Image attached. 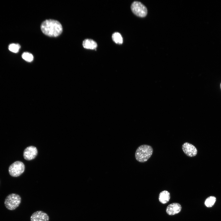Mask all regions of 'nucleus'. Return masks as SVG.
Listing matches in <instances>:
<instances>
[{"instance_id": "1", "label": "nucleus", "mask_w": 221, "mask_h": 221, "mask_svg": "<svg viewBox=\"0 0 221 221\" xmlns=\"http://www.w3.org/2000/svg\"><path fill=\"white\" fill-rule=\"evenodd\" d=\"M41 28L42 32L45 35L51 37H56L62 32V27L57 21L46 20L41 24Z\"/></svg>"}, {"instance_id": "2", "label": "nucleus", "mask_w": 221, "mask_h": 221, "mask_svg": "<svg viewBox=\"0 0 221 221\" xmlns=\"http://www.w3.org/2000/svg\"><path fill=\"white\" fill-rule=\"evenodd\" d=\"M153 151V149L151 146L147 145H142L137 148L135 151V159L139 162H145L151 157Z\"/></svg>"}, {"instance_id": "3", "label": "nucleus", "mask_w": 221, "mask_h": 221, "mask_svg": "<svg viewBox=\"0 0 221 221\" xmlns=\"http://www.w3.org/2000/svg\"><path fill=\"white\" fill-rule=\"evenodd\" d=\"M21 201V198L19 195L16 193H11L6 197L4 203L7 209L12 211L19 206Z\"/></svg>"}, {"instance_id": "4", "label": "nucleus", "mask_w": 221, "mask_h": 221, "mask_svg": "<svg viewBox=\"0 0 221 221\" xmlns=\"http://www.w3.org/2000/svg\"><path fill=\"white\" fill-rule=\"evenodd\" d=\"M25 166L21 161H17L14 162L9 166V173L13 177H16L21 175L24 172Z\"/></svg>"}, {"instance_id": "5", "label": "nucleus", "mask_w": 221, "mask_h": 221, "mask_svg": "<svg viewBox=\"0 0 221 221\" xmlns=\"http://www.w3.org/2000/svg\"><path fill=\"white\" fill-rule=\"evenodd\" d=\"M131 9L135 15L140 17H145L147 14V10L146 6L138 1L133 2L131 6Z\"/></svg>"}, {"instance_id": "6", "label": "nucleus", "mask_w": 221, "mask_h": 221, "mask_svg": "<svg viewBox=\"0 0 221 221\" xmlns=\"http://www.w3.org/2000/svg\"><path fill=\"white\" fill-rule=\"evenodd\" d=\"M182 148L184 153L188 156L192 157L196 155L197 150L193 145L188 142H185L182 145Z\"/></svg>"}, {"instance_id": "7", "label": "nucleus", "mask_w": 221, "mask_h": 221, "mask_svg": "<svg viewBox=\"0 0 221 221\" xmlns=\"http://www.w3.org/2000/svg\"><path fill=\"white\" fill-rule=\"evenodd\" d=\"M37 150L34 146H30L27 147L23 152V157L26 160L29 161L34 159L37 156Z\"/></svg>"}, {"instance_id": "8", "label": "nucleus", "mask_w": 221, "mask_h": 221, "mask_svg": "<svg viewBox=\"0 0 221 221\" xmlns=\"http://www.w3.org/2000/svg\"><path fill=\"white\" fill-rule=\"evenodd\" d=\"M49 217L44 212L38 211L34 212L30 218V221H48Z\"/></svg>"}, {"instance_id": "9", "label": "nucleus", "mask_w": 221, "mask_h": 221, "mask_svg": "<svg viewBox=\"0 0 221 221\" xmlns=\"http://www.w3.org/2000/svg\"><path fill=\"white\" fill-rule=\"evenodd\" d=\"M181 209V207L180 204L174 203L170 204L167 206L166 211L168 215H173L179 213Z\"/></svg>"}, {"instance_id": "10", "label": "nucleus", "mask_w": 221, "mask_h": 221, "mask_svg": "<svg viewBox=\"0 0 221 221\" xmlns=\"http://www.w3.org/2000/svg\"><path fill=\"white\" fill-rule=\"evenodd\" d=\"M83 47L86 49H95L97 46L96 42L91 39H85L83 42Z\"/></svg>"}, {"instance_id": "11", "label": "nucleus", "mask_w": 221, "mask_h": 221, "mask_svg": "<svg viewBox=\"0 0 221 221\" xmlns=\"http://www.w3.org/2000/svg\"><path fill=\"white\" fill-rule=\"evenodd\" d=\"M170 198L169 193L167 191H163L161 192L159 195V200L160 202L163 204L167 203Z\"/></svg>"}, {"instance_id": "12", "label": "nucleus", "mask_w": 221, "mask_h": 221, "mask_svg": "<svg viewBox=\"0 0 221 221\" xmlns=\"http://www.w3.org/2000/svg\"><path fill=\"white\" fill-rule=\"evenodd\" d=\"M113 41L116 44H122L123 38L121 34L118 32L114 33L112 36Z\"/></svg>"}, {"instance_id": "13", "label": "nucleus", "mask_w": 221, "mask_h": 221, "mask_svg": "<svg viewBox=\"0 0 221 221\" xmlns=\"http://www.w3.org/2000/svg\"><path fill=\"white\" fill-rule=\"evenodd\" d=\"M216 200V198L214 196H210L206 200L204 204L207 207H212L215 204Z\"/></svg>"}, {"instance_id": "14", "label": "nucleus", "mask_w": 221, "mask_h": 221, "mask_svg": "<svg viewBox=\"0 0 221 221\" xmlns=\"http://www.w3.org/2000/svg\"><path fill=\"white\" fill-rule=\"evenodd\" d=\"M20 47L19 44L13 43L9 45L8 48L10 51L16 53L19 51Z\"/></svg>"}, {"instance_id": "15", "label": "nucleus", "mask_w": 221, "mask_h": 221, "mask_svg": "<svg viewBox=\"0 0 221 221\" xmlns=\"http://www.w3.org/2000/svg\"><path fill=\"white\" fill-rule=\"evenodd\" d=\"M22 58L25 61L30 62L33 61V57L32 54L28 52H24L22 55Z\"/></svg>"}, {"instance_id": "16", "label": "nucleus", "mask_w": 221, "mask_h": 221, "mask_svg": "<svg viewBox=\"0 0 221 221\" xmlns=\"http://www.w3.org/2000/svg\"><path fill=\"white\" fill-rule=\"evenodd\" d=\"M220 87H221V84H220Z\"/></svg>"}]
</instances>
